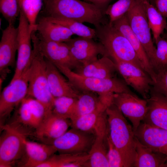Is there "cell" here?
<instances>
[{"instance_id": "4", "label": "cell", "mask_w": 167, "mask_h": 167, "mask_svg": "<svg viewBox=\"0 0 167 167\" xmlns=\"http://www.w3.org/2000/svg\"><path fill=\"white\" fill-rule=\"evenodd\" d=\"M56 66L72 85L79 92H92L102 99L112 97L115 93L133 92L123 80L116 76L105 79L85 77L63 66Z\"/></svg>"}, {"instance_id": "43", "label": "cell", "mask_w": 167, "mask_h": 167, "mask_svg": "<svg viewBox=\"0 0 167 167\" xmlns=\"http://www.w3.org/2000/svg\"><path fill=\"white\" fill-rule=\"evenodd\" d=\"M19 6L20 10L22 9V0H17Z\"/></svg>"}, {"instance_id": "3", "label": "cell", "mask_w": 167, "mask_h": 167, "mask_svg": "<svg viewBox=\"0 0 167 167\" xmlns=\"http://www.w3.org/2000/svg\"><path fill=\"white\" fill-rule=\"evenodd\" d=\"M95 27L96 37L104 47L108 56L114 62H130L143 69L130 42L113 24L106 22Z\"/></svg>"}, {"instance_id": "30", "label": "cell", "mask_w": 167, "mask_h": 167, "mask_svg": "<svg viewBox=\"0 0 167 167\" xmlns=\"http://www.w3.org/2000/svg\"><path fill=\"white\" fill-rule=\"evenodd\" d=\"M44 16L53 22L61 25L67 28L74 35L92 39L96 37L95 28L87 26L83 23L70 19Z\"/></svg>"}, {"instance_id": "34", "label": "cell", "mask_w": 167, "mask_h": 167, "mask_svg": "<svg viewBox=\"0 0 167 167\" xmlns=\"http://www.w3.org/2000/svg\"><path fill=\"white\" fill-rule=\"evenodd\" d=\"M43 3V0H22L21 10L32 26L36 27L37 17Z\"/></svg>"}, {"instance_id": "36", "label": "cell", "mask_w": 167, "mask_h": 167, "mask_svg": "<svg viewBox=\"0 0 167 167\" xmlns=\"http://www.w3.org/2000/svg\"><path fill=\"white\" fill-rule=\"evenodd\" d=\"M32 117L33 128L36 129L47 114L52 110L48 109L41 102L36 99L26 97Z\"/></svg>"}, {"instance_id": "12", "label": "cell", "mask_w": 167, "mask_h": 167, "mask_svg": "<svg viewBox=\"0 0 167 167\" xmlns=\"http://www.w3.org/2000/svg\"><path fill=\"white\" fill-rule=\"evenodd\" d=\"M28 67L19 78L11 80L0 93L1 119L9 116L26 97L28 86Z\"/></svg>"}, {"instance_id": "29", "label": "cell", "mask_w": 167, "mask_h": 167, "mask_svg": "<svg viewBox=\"0 0 167 167\" xmlns=\"http://www.w3.org/2000/svg\"><path fill=\"white\" fill-rule=\"evenodd\" d=\"M77 98L76 112L74 118L93 112L102 103L97 94L89 91L80 92Z\"/></svg>"}, {"instance_id": "15", "label": "cell", "mask_w": 167, "mask_h": 167, "mask_svg": "<svg viewBox=\"0 0 167 167\" xmlns=\"http://www.w3.org/2000/svg\"><path fill=\"white\" fill-rule=\"evenodd\" d=\"M71 126L69 119L60 116L53 110L49 112L35 129L36 137L45 143L51 144Z\"/></svg>"}, {"instance_id": "7", "label": "cell", "mask_w": 167, "mask_h": 167, "mask_svg": "<svg viewBox=\"0 0 167 167\" xmlns=\"http://www.w3.org/2000/svg\"><path fill=\"white\" fill-rule=\"evenodd\" d=\"M35 33L33 32L32 35L33 44L46 59L55 66H62L74 71L82 65L74 57L66 43L46 41Z\"/></svg>"}, {"instance_id": "39", "label": "cell", "mask_w": 167, "mask_h": 167, "mask_svg": "<svg viewBox=\"0 0 167 167\" xmlns=\"http://www.w3.org/2000/svg\"><path fill=\"white\" fill-rule=\"evenodd\" d=\"M18 113L20 122L24 125L33 128L32 117L26 97L19 104Z\"/></svg>"}, {"instance_id": "27", "label": "cell", "mask_w": 167, "mask_h": 167, "mask_svg": "<svg viewBox=\"0 0 167 167\" xmlns=\"http://www.w3.org/2000/svg\"><path fill=\"white\" fill-rule=\"evenodd\" d=\"M108 107L106 105L101 103L93 112L71 120V126L83 131L95 134V130L99 119Z\"/></svg>"}, {"instance_id": "10", "label": "cell", "mask_w": 167, "mask_h": 167, "mask_svg": "<svg viewBox=\"0 0 167 167\" xmlns=\"http://www.w3.org/2000/svg\"><path fill=\"white\" fill-rule=\"evenodd\" d=\"M113 103L131 122L135 132L147 113V100L140 98L133 92H122L114 94Z\"/></svg>"}, {"instance_id": "40", "label": "cell", "mask_w": 167, "mask_h": 167, "mask_svg": "<svg viewBox=\"0 0 167 167\" xmlns=\"http://www.w3.org/2000/svg\"><path fill=\"white\" fill-rule=\"evenodd\" d=\"M155 5L157 10L167 18V0H154Z\"/></svg>"}, {"instance_id": "23", "label": "cell", "mask_w": 167, "mask_h": 167, "mask_svg": "<svg viewBox=\"0 0 167 167\" xmlns=\"http://www.w3.org/2000/svg\"><path fill=\"white\" fill-rule=\"evenodd\" d=\"M26 159L23 167H38L57 152L52 144L31 141L24 138Z\"/></svg>"}, {"instance_id": "21", "label": "cell", "mask_w": 167, "mask_h": 167, "mask_svg": "<svg viewBox=\"0 0 167 167\" xmlns=\"http://www.w3.org/2000/svg\"><path fill=\"white\" fill-rule=\"evenodd\" d=\"M73 71L83 76L105 79L115 76L118 71L113 60L109 57L104 55L100 58L83 64Z\"/></svg>"}, {"instance_id": "20", "label": "cell", "mask_w": 167, "mask_h": 167, "mask_svg": "<svg viewBox=\"0 0 167 167\" xmlns=\"http://www.w3.org/2000/svg\"><path fill=\"white\" fill-rule=\"evenodd\" d=\"M142 144L153 151L159 152L167 146V130L152 126L143 122L134 132Z\"/></svg>"}, {"instance_id": "41", "label": "cell", "mask_w": 167, "mask_h": 167, "mask_svg": "<svg viewBox=\"0 0 167 167\" xmlns=\"http://www.w3.org/2000/svg\"><path fill=\"white\" fill-rule=\"evenodd\" d=\"M91 2L92 3L97 6L104 11L103 9L110 0H85Z\"/></svg>"}, {"instance_id": "17", "label": "cell", "mask_w": 167, "mask_h": 167, "mask_svg": "<svg viewBox=\"0 0 167 167\" xmlns=\"http://www.w3.org/2000/svg\"><path fill=\"white\" fill-rule=\"evenodd\" d=\"M112 24L128 40L135 51L143 69L151 76L153 82L156 74L139 38L132 30L126 14L114 22Z\"/></svg>"}, {"instance_id": "42", "label": "cell", "mask_w": 167, "mask_h": 167, "mask_svg": "<svg viewBox=\"0 0 167 167\" xmlns=\"http://www.w3.org/2000/svg\"><path fill=\"white\" fill-rule=\"evenodd\" d=\"M161 152L167 155V146L161 150Z\"/></svg>"}, {"instance_id": "24", "label": "cell", "mask_w": 167, "mask_h": 167, "mask_svg": "<svg viewBox=\"0 0 167 167\" xmlns=\"http://www.w3.org/2000/svg\"><path fill=\"white\" fill-rule=\"evenodd\" d=\"M107 129L102 128L96 131L95 138L88 152L89 158L86 167H109L107 159Z\"/></svg>"}, {"instance_id": "31", "label": "cell", "mask_w": 167, "mask_h": 167, "mask_svg": "<svg viewBox=\"0 0 167 167\" xmlns=\"http://www.w3.org/2000/svg\"><path fill=\"white\" fill-rule=\"evenodd\" d=\"M77 98L68 96L55 98L53 111L70 120L76 115Z\"/></svg>"}, {"instance_id": "19", "label": "cell", "mask_w": 167, "mask_h": 167, "mask_svg": "<svg viewBox=\"0 0 167 167\" xmlns=\"http://www.w3.org/2000/svg\"><path fill=\"white\" fill-rule=\"evenodd\" d=\"M46 60L48 84L53 96L55 98L62 96L77 98L80 92L75 88L67 79H66L54 64Z\"/></svg>"}, {"instance_id": "32", "label": "cell", "mask_w": 167, "mask_h": 167, "mask_svg": "<svg viewBox=\"0 0 167 167\" xmlns=\"http://www.w3.org/2000/svg\"><path fill=\"white\" fill-rule=\"evenodd\" d=\"M137 0H118L113 4L109 6L106 9L105 14L109 17V23L112 24L126 14L132 4ZM144 0L148 1L155 6L154 0Z\"/></svg>"}, {"instance_id": "25", "label": "cell", "mask_w": 167, "mask_h": 167, "mask_svg": "<svg viewBox=\"0 0 167 167\" xmlns=\"http://www.w3.org/2000/svg\"><path fill=\"white\" fill-rule=\"evenodd\" d=\"M136 157L133 167H163L167 161V155L153 151L141 143L136 138Z\"/></svg>"}, {"instance_id": "46", "label": "cell", "mask_w": 167, "mask_h": 167, "mask_svg": "<svg viewBox=\"0 0 167 167\" xmlns=\"http://www.w3.org/2000/svg\"><path fill=\"white\" fill-rule=\"evenodd\" d=\"M167 167V161L164 164L163 167Z\"/></svg>"}, {"instance_id": "14", "label": "cell", "mask_w": 167, "mask_h": 167, "mask_svg": "<svg viewBox=\"0 0 167 167\" xmlns=\"http://www.w3.org/2000/svg\"><path fill=\"white\" fill-rule=\"evenodd\" d=\"M18 28L9 24L2 31L0 42V78L4 80L10 71L9 68L16 63L15 57L17 51Z\"/></svg>"}, {"instance_id": "44", "label": "cell", "mask_w": 167, "mask_h": 167, "mask_svg": "<svg viewBox=\"0 0 167 167\" xmlns=\"http://www.w3.org/2000/svg\"><path fill=\"white\" fill-rule=\"evenodd\" d=\"M50 0H43V2L44 5L46 4Z\"/></svg>"}, {"instance_id": "35", "label": "cell", "mask_w": 167, "mask_h": 167, "mask_svg": "<svg viewBox=\"0 0 167 167\" xmlns=\"http://www.w3.org/2000/svg\"><path fill=\"white\" fill-rule=\"evenodd\" d=\"M0 11L9 24L14 25L20 9L17 0H0Z\"/></svg>"}, {"instance_id": "11", "label": "cell", "mask_w": 167, "mask_h": 167, "mask_svg": "<svg viewBox=\"0 0 167 167\" xmlns=\"http://www.w3.org/2000/svg\"><path fill=\"white\" fill-rule=\"evenodd\" d=\"M95 136L93 133L71 127L51 144L59 153H88Z\"/></svg>"}, {"instance_id": "1", "label": "cell", "mask_w": 167, "mask_h": 167, "mask_svg": "<svg viewBox=\"0 0 167 167\" xmlns=\"http://www.w3.org/2000/svg\"><path fill=\"white\" fill-rule=\"evenodd\" d=\"M106 112L108 135L119 151L124 167H133L136 156V137L132 126L113 103Z\"/></svg>"}, {"instance_id": "26", "label": "cell", "mask_w": 167, "mask_h": 167, "mask_svg": "<svg viewBox=\"0 0 167 167\" xmlns=\"http://www.w3.org/2000/svg\"><path fill=\"white\" fill-rule=\"evenodd\" d=\"M89 156L88 153L54 154L38 167H85Z\"/></svg>"}, {"instance_id": "38", "label": "cell", "mask_w": 167, "mask_h": 167, "mask_svg": "<svg viewBox=\"0 0 167 167\" xmlns=\"http://www.w3.org/2000/svg\"><path fill=\"white\" fill-rule=\"evenodd\" d=\"M107 157L109 167H124L121 154L111 141L108 134L107 137Z\"/></svg>"}, {"instance_id": "16", "label": "cell", "mask_w": 167, "mask_h": 167, "mask_svg": "<svg viewBox=\"0 0 167 167\" xmlns=\"http://www.w3.org/2000/svg\"><path fill=\"white\" fill-rule=\"evenodd\" d=\"M65 43L69 46L74 57L82 64L96 60L100 54L107 56L102 45L92 38L79 36L71 38Z\"/></svg>"}, {"instance_id": "45", "label": "cell", "mask_w": 167, "mask_h": 167, "mask_svg": "<svg viewBox=\"0 0 167 167\" xmlns=\"http://www.w3.org/2000/svg\"><path fill=\"white\" fill-rule=\"evenodd\" d=\"M164 37H165V38H167V32H166V34H165L164 36H163Z\"/></svg>"}, {"instance_id": "18", "label": "cell", "mask_w": 167, "mask_h": 167, "mask_svg": "<svg viewBox=\"0 0 167 167\" xmlns=\"http://www.w3.org/2000/svg\"><path fill=\"white\" fill-rule=\"evenodd\" d=\"M147 100L148 111L142 122L167 130V98L151 90Z\"/></svg>"}, {"instance_id": "22", "label": "cell", "mask_w": 167, "mask_h": 167, "mask_svg": "<svg viewBox=\"0 0 167 167\" xmlns=\"http://www.w3.org/2000/svg\"><path fill=\"white\" fill-rule=\"evenodd\" d=\"M36 31L39 37L46 41L65 42L73 34L65 27L53 22L43 16L37 21Z\"/></svg>"}, {"instance_id": "28", "label": "cell", "mask_w": 167, "mask_h": 167, "mask_svg": "<svg viewBox=\"0 0 167 167\" xmlns=\"http://www.w3.org/2000/svg\"><path fill=\"white\" fill-rule=\"evenodd\" d=\"M144 4L149 26L155 43L164 30H167L166 18L161 14L154 5L148 1L144 0Z\"/></svg>"}, {"instance_id": "33", "label": "cell", "mask_w": 167, "mask_h": 167, "mask_svg": "<svg viewBox=\"0 0 167 167\" xmlns=\"http://www.w3.org/2000/svg\"><path fill=\"white\" fill-rule=\"evenodd\" d=\"M155 43L156 47L152 66L156 72L167 66V38L160 36Z\"/></svg>"}, {"instance_id": "6", "label": "cell", "mask_w": 167, "mask_h": 167, "mask_svg": "<svg viewBox=\"0 0 167 167\" xmlns=\"http://www.w3.org/2000/svg\"><path fill=\"white\" fill-rule=\"evenodd\" d=\"M144 1L135 2L126 15L130 27L141 42L152 66L156 48L152 37Z\"/></svg>"}, {"instance_id": "13", "label": "cell", "mask_w": 167, "mask_h": 167, "mask_svg": "<svg viewBox=\"0 0 167 167\" xmlns=\"http://www.w3.org/2000/svg\"><path fill=\"white\" fill-rule=\"evenodd\" d=\"M117 71L126 84L147 100L150 96L153 81L150 75L143 69L131 63L114 62Z\"/></svg>"}, {"instance_id": "8", "label": "cell", "mask_w": 167, "mask_h": 167, "mask_svg": "<svg viewBox=\"0 0 167 167\" xmlns=\"http://www.w3.org/2000/svg\"><path fill=\"white\" fill-rule=\"evenodd\" d=\"M19 17L17 27V56L15 71L11 80L20 77L30 65L33 54L32 35V32L36 31V27L30 24L22 10H20Z\"/></svg>"}, {"instance_id": "9", "label": "cell", "mask_w": 167, "mask_h": 167, "mask_svg": "<svg viewBox=\"0 0 167 167\" xmlns=\"http://www.w3.org/2000/svg\"><path fill=\"white\" fill-rule=\"evenodd\" d=\"M3 132L0 139V167H10L25 153V135L9 126H2Z\"/></svg>"}, {"instance_id": "2", "label": "cell", "mask_w": 167, "mask_h": 167, "mask_svg": "<svg viewBox=\"0 0 167 167\" xmlns=\"http://www.w3.org/2000/svg\"><path fill=\"white\" fill-rule=\"evenodd\" d=\"M44 16L88 23L95 27L106 22L105 11L92 3L80 0H50L45 5Z\"/></svg>"}, {"instance_id": "5", "label": "cell", "mask_w": 167, "mask_h": 167, "mask_svg": "<svg viewBox=\"0 0 167 167\" xmlns=\"http://www.w3.org/2000/svg\"><path fill=\"white\" fill-rule=\"evenodd\" d=\"M33 54L28 67V86L26 97L41 103L48 110H53L55 98L48 85L46 72V60L33 44Z\"/></svg>"}, {"instance_id": "37", "label": "cell", "mask_w": 167, "mask_h": 167, "mask_svg": "<svg viewBox=\"0 0 167 167\" xmlns=\"http://www.w3.org/2000/svg\"><path fill=\"white\" fill-rule=\"evenodd\" d=\"M156 73V81L151 90L167 98V66L157 70Z\"/></svg>"}]
</instances>
